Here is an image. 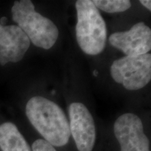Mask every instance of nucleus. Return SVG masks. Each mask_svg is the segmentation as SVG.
<instances>
[{
    "mask_svg": "<svg viewBox=\"0 0 151 151\" xmlns=\"http://www.w3.org/2000/svg\"><path fill=\"white\" fill-rule=\"evenodd\" d=\"M25 112L29 122L45 141L52 146L67 144L71 135L69 123L57 104L43 97H33L27 103Z\"/></svg>",
    "mask_w": 151,
    "mask_h": 151,
    "instance_id": "1",
    "label": "nucleus"
},
{
    "mask_svg": "<svg viewBox=\"0 0 151 151\" xmlns=\"http://www.w3.org/2000/svg\"><path fill=\"white\" fill-rule=\"evenodd\" d=\"M11 14L13 20L18 24L34 45L46 50L54 46L59 36L58 27L50 19L35 11L32 1H14Z\"/></svg>",
    "mask_w": 151,
    "mask_h": 151,
    "instance_id": "2",
    "label": "nucleus"
},
{
    "mask_svg": "<svg viewBox=\"0 0 151 151\" xmlns=\"http://www.w3.org/2000/svg\"><path fill=\"white\" fill-rule=\"evenodd\" d=\"M77 42L85 53L96 55L103 51L107 31L104 20L90 0H78L76 2Z\"/></svg>",
    "mask_w": 151,
    "mask_h": 151,
    "instance_id": "3",
    "label": "nucleus"
},
{
    "mask_svg": "<svg viewBox=\"0 0 151 151\" xmlns=\"http://www.w3.org/2000/svg\"><path fill=\"white\" fill-rule=\"evenodd\" d=\"M111 75L127 90L141 89L151 79V55L125 56L115 60L111 67Z\"/></svg>",
    "mask_w": 151,
    "mask_h": 151,
    "instance_id": "4",
    "label": "nucleus"
},
{
    "mask_svg": "<svg viewBox=\"0 0 151 151\" xmlns=\"http://www.w3.org/2000/svg\"><path fill=\"white\" fill-rule=\"evenodd\" d=\"M113 129L121 151H150L142 121L137 115L127 113L120 116L115 122Z\"/></svg>",
    "mask_w": 151,
    "mask_h": 151,
    "instance_id": "5",
    "label": "nucleus"
},
{
    "mask_svg": "<svg viewBox=\"0 0 151 151\" xmlns=\"http://www.w3.org/2000/svg\"><path fill=\"white\" fill-rule=\"evenodd\" d=\"M69 129L78 151H92L96 140V128L91 113L83 104L74 102L69 107Z\"/></svg>",
    "mask_w": 151,
    "mask_h": 151,
    "instance_id": "6",
    "label": "nucleus"
},
{
    "mask_svg": "<svg viewBox=\"0 0 151 151\" xmlns=\"http://www.w3.org/2000/svg\"><path fill=\"white\" fill-rule=\"evenodd\" d=\"M109 42L126 56L146 54L151 49L150 28L144 22H140L128 31L112 34L109 37Z\"/></svg>",
    "mask_w": 151,
    "mask_h": 151,
    "instance_id": "7",
    "label": "nucleus"
},
{
    "mask_svg": "<svg viewBox=\"0 0 151 151\" xmlns=\"http://www.w3.org/2000/svg\"><path fill=\"white\" fill-rule=\"evenodd\" d=\"M30 41L18 25L0 24V65L18 62L29 49Z\"/></svg>",
    "mask_w": 151,
    "mask_h": 151,
    "instance_id": "8",
    "label": "nucleus"
},
{
    "mask_svg": "<svg viewBox=\"0 0 151 151\" xmlns=\"http://www.w3.org/2000/svg\"><path fill=\"white\" fill-rule=\"evenodd\" d=\"M0 148L2 151H32L16 124L10 122L0 125Z\"/></svg>",
    "mask_w": 151,
    "mask_h": 151,
    "instance_id": "9",
    "label": "nucleus"
},
{
    "mask_svg": "<svg viewBox=\"0 0 151 151\" xmlns=\"http://www.w3.org/2000/svg\"><path fill=\"white\" fill-rule=\"evenodd\" d=\"M92 3L97 9L111 14L123 12L132 6L129 0H94Z\"/></svg>",
    "mask_w": 151,
    "mask_h": 151,
    "instance_id": "10",
    "label": "nucleus"
},
{
    "mask_svg": "<svg viewBox=\"0 0 151 151\" xmlns=\"http://www.w3.org/2000/svg\"><path fill=\"white\" fill-rule=\"evenodd\" d=\"M32 151H57L54 146L43 139H37L32 144Z\"/></svg>",
    "mask_w": 151,
    "mask_h": 151,
    "instance_id": "11",
    "label": "nucleus"
},
{
    "mask_svg": "<svg viewBox=\"0 0 151 151\" xmlns=\"http://www.w3.org/2000/svg\"><path fill=\"white\" fill-rule=\"evenodd\" d=\"M140 3L149 11H151V1L150 0H141Z\"/></svg>",
    "mask_w": 151,
    "mask_h": 151,
    "instance_id": "12",
    "label": "nucleus"
},
{
    "mask_svg": "<svg viewBox=\"0 0 151 151\" xmlns=\"http://www.w3.org/2000/svg\"><path fill=\"white\" fill-rule=\"evenodd\" d=\"M7 22V18L6 17H2L1 18V21H0V24L3 26H6V24Z\"/></svg>",
    "mask_w": 151,
    "mask_h": 151,
    "instance_id": "13",
    "label": "nucleus"
},
{
    "mask_svg": "<svg viewBox=\"0 0 151 151\" xmlns=\"http://www.w3.org/2000/svg\"><path fill=\"white\" fill-rule=\"evenodd\" d=\"M98 71H97V70H94V71H93V74H94V76H98Z\"/></svg>",
    "mask_w": 151,
    "mask_h": 151,
    "instance_id": "14",
    "label": "nucleus"
}]
</instances>
